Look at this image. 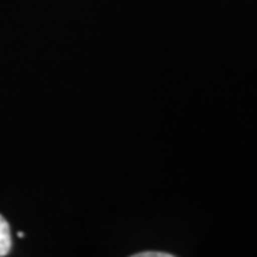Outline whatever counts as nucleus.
Here are the masks:
<instances>
[{
  "label": "nucleus",
  "mask_w": 257,
  "mask_h": 257,
  "mask_svg": "<svg viewBox=\"0 0 257 257\" xmlns=\"http://www.w3.org/2000/svg\"><path fill=\"white\" fill-rule=\"evenodd\" d=\"M12 248L10 227L6 219L0 214V257L8 256Z\"/></svg>",
  "instance_id": "nucleus-1"
},
{
  "label": "nucleus",
  "mask_w": 257,
  "mask_h": 257,
  "mask_svg": "<svg viewBox=\"0 0 257 257\" xmlns=\"http://www.w3.org/2000/svg\"><path fill=\"white\" fill-rule=\"evenodd\" d=\"M135 257H172V254L166 251H142L135 254Z\"/></svg>",
  "instance_id": "nucleus-2"
}]
</instances>
